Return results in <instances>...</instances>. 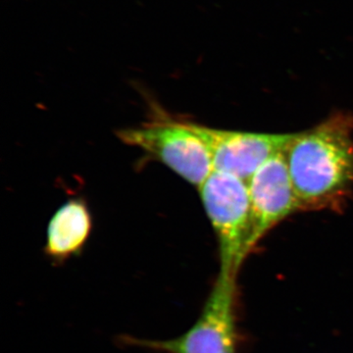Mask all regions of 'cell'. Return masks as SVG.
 Wrapping results in <instances>:
<instances>
[{
  "instance_id": "8992f818",
  "label": "cell",
  "mask_w": 353,
  "mask_h": 353,
  "mask_svg": "<svg viewBox=\"0 0 353 353\" xmlns=\"http://www.w3.org/2000/svg\"><path fill=\"white\" fill-rule=\"evenodd\" d=\"M250 205V252L279 223L301 210L290 180L287 157L281 152L269 158L248 183Z\"/></svg>"
},
{
  "instance_id": "5b68a950",
  "label": "cell",
  "mask_w": 353,
  "mask_h": 353,
  "mask_svg": "<svg viewBox=\"0 0 353 353\" xmlns=\"http://www.w3.org/2000/svg\"><path fill=\"white\" fill-rule=\"evenodd\" d=\"M212 155L214 171L248 183L273 155L285 152L294 134H263L214 129L192 122Z\"/></svg>"
},
{
  "instance_id": "ba28073f",
  "label": "cell",
  "mask_w": 353,
  "mask_h": 353,
  "mask_svg": "<svg viewBox=\"0 0 353 353\" xmlns=\"http://www.w3.org/2000/svg\"><path fill=\"white\" fill-rule=\"evenodd\" d=\"M220 353H236V350H234V345H232V347L226 348V350H223V352Z\"/></svg>"
},
{
  "instance_id": "3957f363",
  "label": "cell",
  "mask_w": 353,
  "mask_h": 353,
  "mask_svg": "<svg viewBox=\"0 0 353 353\" xmlns=\"http://www.w3.org/2000/svg\"><path fill=\"white\" fill-rule=\"evenodd\" d=\"M199 190L219 246V275L236 279L250 253L248 183L229 174L214 171Z\"/></svg>"
},
{
  "instance_id": "52a82bcc",
  "label": "cell",
  "mask_w": 353,
  "mask_h": 353,
  "mask_svg": "<svg viewBox=\"0 0 353 353\" xmlns=\"http://www.w3.org/2000/svg\"><path fill=\"white\" fill-rule=\"evenodd\" d=\"M94 221L87 201L70 199L55 211L48 223L44 252L55 262H63L82 252L92 234Z\"/></svg>"
},
{
  "instance_id": "7a4b0ae2",
  "label": "cell",
  "mask_w": 353,
  "mask_h": 353,
  "mask_svg": "<svg viewBox=\"0 0 353 353\" xmlns=\"http://www.w3.org/2000/svg\"><path fill=\"white\" fill-rule=\"evenodd\" d=\"M117 136L199 189L214 172L210 150L192 121L174 118L161 109H155L152 119L141 126L119 130Z\"/></svg>"
},
{
  "instance_id": "6da1fadb",
  "label": "cell",
  "mask_w": 353,
  "mask_h": 353,
  "mask_svg": "<svg viewBox=\"0 0 353 353\" xmlns=\"http://www.w3.org/2000/svg\"><path fill=\"white\" fill-rule=\"evenodd\" d=\"M285 157L301 210L338 206L353 187V117L336 113L294 134Z\"/></svg>"
},
{
  "instance_id": "277c9868",
  "label": "cell",
  "mask_w": 353,
  "mask_h": 353,
  "mask_svg": "<svg viewBox=\"0 0 353 353\" xmlns=\"http://www.w3.org/2000/svg\"><path fill=\"white\" fill-rule=\"evenodd\" d=\"M236 279L218 275L201 316L185 333L166 341L128 338L130 345L162 353H220L234 345Z\"/></svg>"
}]
</instances>
